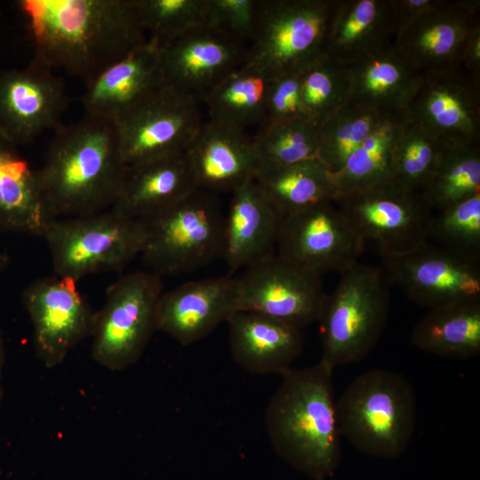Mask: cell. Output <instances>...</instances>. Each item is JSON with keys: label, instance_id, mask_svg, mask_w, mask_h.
Instances as JSON below:
<instances>
[{"label": "cell", "instance_id": "cell-41", "mask_svg": "<svg viewBox=\"0 0 480 480\" xmlns=\"http://www.w3.org/2000/svg\"><path fill=\"white\" fill-rule=\"evenodd\" d=\"M296 117H305L300 102V73L286 74L269 79L265 117L261 124Z\"/></svg>", "mask_w": 480, "mask_h": 480}, {"label": "cell", "instance_id": "cell-27", "mask_svg": "<svg viewBox=\"0 0 480 480\" xmlns=\"http://www.w3.org/2000/svg\"><path fill=\"white\" fill-rule=\"evenodd\" d=\"M396 35L391 0H340L331 25L326 54L348 66L392 43Z\"/></svg>", "mask_w": 480, "mask_h": 480}, {"label": "cell", "instance_id": "cell-39", "mask_svg": "<svg viewBox=\"0 0 480 480\" xmlns=\"http://www.w3.org/2000/svg\"><path fill=\"white\" fill-rule=\"evenodd\" d=\"M148 40L158 49L204 25L205 0H137Z\"/></svg>", "mask_w": 480, "mask_h": 480}, {"label": "cell", "instance_id": "cell-20", "mask_svg": "<svg viewBox=\"0 0 480 480\" xmlns=\"http://www.w3.org/2000/svg\"><path fill=\"white\" fill-rule=\"evenodd\" d=\"M237 277L189 281L159 298L156 328L183 346L209 335L237 311Z\"/></svg>", "mask_w": 480, "mask_h": 480}, {"label": "cell", "instance_id": "cell-16", "mask_svg": "<svg viewBox=\"0 0 480 480\" xmlns=\"http://www.w3.org/2000/svg\"><path fill=\"white\" fill-rule=\"evenodd\" d=\"M444 142H480V76L462 68L421 73L403 107Z\"/></svg>", "mask_w": 480, "mask_h": 480}, {"label": "cell", "instance_id": "cell-21", "mask_svg": "<svg viewBox=\"0 0 480 480\" xmlns=\"http://www.w3.org/2000/svg\"><path fill=\"white\" fill-rule=\"evenodd\" d=\"M183 155L196 188L214 194L254 180L261 164L252 135L208 120Z\"/></svg>", "mask_w": 480, "mask_h": 480}, {"label": "cell", "instance_id": "cell-5", "mask_svg": "<svg viewBox=\"0 0 480 480\" xmlns=\"http://www.w3.org/2000/svg\"><path fill=\"white\" fill-rule=\"evenodd\" d=\"M340 275L317 321L320 361L333 370L369 356L384 332L390 309L388 278L382 268L357 261Z\"/></svg>", "mask_w": 480, "mask_h": 480}, {"label": "cell", "instance_id": "cell-40", "mask_svg": "<svg viewBox=\"0 0 480 480\" xmlns=\"http://www.w3.org/2000/svg\"><path fill=\"white\" fill-rule=\"evenodd\" d=\"M258 4L259 0H205L204 25L247 45Z\"/></svg>", "mask_w": 480, "mask_h": 480}, {"label": "cell", "instance_id": "cell-6", "mask_svg": "<svg viewBox=\"0 0 480 480\" xmlns=\"http://www.w3.org/2000/svg\"><path fill=\"white\" fill-rule=\"evenodd\" d=\"M340 0H259L244 66L268 79L300 73L325 53Z\"/></svg>", "mask_w": 480, "mask_h": 480}, {"label": "cell", "instance_id": "cell-37", "mask_svg": "<svg viewBox=\"0 0 480 480\" xmlns=\"http://www.w3.org/2000/svg\"><path fill=\"white\" fill-rule=\"evenodd\" d=\"M303 116L319 126L348 102L347 67L323 54L300 72Z\"/></svg>", "mask_w": 480, "mask_h": 480}, {"label": "cell", "instance_id": "cell-24", "mask_svg": "<svg viewBox=\"0 0 480 480\" xmlns=\"http://www.w3.org/2000/svg\"><path fill=\"white\" fill-rule=\"evenodd\" d=\"M227 323L232 358L251 373L282 375L302 352V330L279 320L237 310Z\"/></svg>", "mask_w": 480, "mask_h": 480}, {"label": "cell", "instance_id": "cell-15", "mask_svg": "<svg viewBox=\"0 0 480 480\" xmlns=\"http://www.w3.org/2000/svg\"><path fill=\"white\" fill-rule=\"evenodd\" d=\"M381 261L388 278L420 307L432 309L480 298V263L430 241Z\"/></svg>", "mask_w": 480, "mask_h": 480}, {"label": "cell", "instance_id": "cell-12", "mask_svg": "<svg viewBox=\"0 0 480 480\" xmlns=\"http://www.w3.org/2000/svg\"><path fill=\"white\" fill-rule=\"evenodd\" d=\"M364 246L336 203L328 201L282 220L276 254L322 276L351 267Z\"/></svg>", "mask_w": 480, "mask_h": 480}, {"label": "cell", "instance_id": "cell-34", "mask_svg": "<svg viewBox=\"0 0 480 480\" xmlns=\"http://www.w3.org/2000/svg\"><path fill=\"white\" fill-rule=\"evenodd\" d=\"M444 143L406 116L395 147L390 180L403 188L422 193L436 169Z\"/></svg>", "mask_w": 480, "mask_h": 480}, {"label": "cell", "instance_id": "cell-4", "mask_svg": "<svg viewBox=\"0 0 480 480\" xmlns=\"http://www.w3.org/2000/svg\"><path fill=\"white\" fill-rule=\"evenodd\" d=\"M340 436L371 456L394 458L412 441L415 392L402 374L375 368L356 376L336 400Z\"/></svg>", "mask_w": 480, "mask_h": 480}, {"label": "cell", "instance_id": "cell-7", "mask_svg": "<svg viewBox=\"0 0 480 480\" xmlns=\"http://www.w3.org/2000/svg\"><path fill=\"white\" fill-rule=\"evenodd\" d=\"M225 217L216 194L196 188L172 207L141 220L143 263L162 277L223 258Z\"/></svg>", "mask_w": 480, "mask_h": 480}, {"label": "cell", "instance_id": "cell-14", "mask_svg": "<svg viewBox=\"0 0 480 480\" xmlns=\"http://www.w3.org/2000/svg\"><path fill=\"white\" fill-rule=\"evenodd\" d=\"M76 283L54 275L36 279L23 291L35 349L47 368L61 364L71 349L92 335L96 311Z\"/></svg>", "mask_w": 480, "mask_h": 480}, {"label": "cell", "instance_id": "cell-25", "mask_svg": "<svg viewBox=\"0 0 480 480\" xmlns=\"http://www.w3.org/2000/svg\"><path fill=\"white\" fill-rule=\"evenodd\" d=\"M196 188L183 153L169 156L127 166L110 209L141 220L172 207Z\"/></svg>", "mask_w": 480, "mask_h": 480}, {"label": "cell", "instance_id": "cell-1", "mask_svg": "<svg viewBox=\"0 0 480 480\" xmlns=\"http://www.w3.org/2000/svg\"><path fill=\"white\" fill-rule=\"evenodd\" d=\"M33 59L84 85L148 41L137 0H20Z\"/></svg>", "mask_w": 480, "mask_h": 480}, {"label": "cell", "instance_id": "cell-18", "mask_svg": "<svg viewBox=\"0 0 480 480\" xmlns=\"http://www.w3.org/2000/svg\"><path fill=\"white\" fill-rule=\"evenodd\" d=\"M478 27L479 0H447L408 24L394 45L420 73L459 68L465 45Z\"/></svg>", "mask_w": 480, "mask_h": 480}, {"label": "cell", "instance_id": "cell-8", "mask_svg": "<svg viewBox=\"0 0 480 480\" xmlns=\"http://www.w3.org/2000/svg\"><path fill=\"white\" fill-rule=\"evenodd\" d=\"M41 237L47 244L54 274L77 282L95 273L124 269L141 253L145 229L141 220L108 209L51 219Z\"/></svg>", "mask_w": 480, "mask_h": 480}, {"label": "cell", "instance_id": "cell-45", "mask_svg": "<svg viewBox=\"0 0 480 480\" xmlns=\"http://www.w3.org/2000/svg\"><path fill=\"white\" fill-rule=\"evenodd\" d=\"M9 258L6 254L0 252V276L3 274V272L6 269V268L9 265Z\"/></svg>", "mask_w": 480, "mask_h": 480}, {"label": "cell", "instance_id": "cell-31", "mask_svg": "<svg viewBox=\"0 0 480 480\" xmlns=\"http://www.w3.org/2000/svg\"><path fill=\"white\" fill-rule=\"evenodd\" d=\"M406 116L404 108L385 112L343 166L332 173L337 195L364 189L391 179L395 147Z\"/></svg>", "mask_w": 480, "mask_h": 480}, {"label": "cell", "instance_id": "cell-10", "mask_svg": "<svg viewBox=\"0 0 480 480\" xmlns=\"http://www.w3.org/2000/svg\"><path fill=\"white\" fill-rule=\"evenodd\" d=\"M364 242L381 258L411 252L428 241L433 209L421 192L389 180L333 200Z\"/></svg>", "mask_w": 480, "mask_h": 480}, {"label": "cell", "instance_id": "cell-42", "mask_svg": "<svg viewBox=\"0 0 480 480\" xmlns=\"http://www.w3.org/2000/svg\"><path fill=\"white\" fill-rule=\"evenodd\" d=\"M446 1L447 0H391L396 35L416 18L441 7Z\"/></svg>", "mask_w": 480, "mask_h": 480}, {"label": "cell", "instance_id": "cell-13", "mask_svg": "<svg viewBox=\"0 0 480 480\" xmlns=\"http://www.w3.org/2000/svg\"><path fill=\"white\" fill-rule=\"evenodd\" d=\"M237 310L251 311L300 330L317 322L326 297L321 276L276 254L237 277Z\"/></svg>", "mask_w": 480, "mask_h": 480}, {"label": "cell", "instance_id": "cell-30", "mask_svg": "<svg viewBox=\"0 0 480 480\" xmlns=\"http://www.w3.org/2000/svg\"><path fill=\"white\" fill-rule=\"evenodd\" d=\"M412 343L433 356L467 359L480 353V298L429 309L415 325Z\"/></svg>", "mask_w": 480, "mask_h": 480}, {"label": "cell", "instance_id": "cell-33", "mask_svg": "<svg viewBox=\"0 0 480 480\" xmlns=\"http://www.w3.org/2000/svg\"><path fill=\"white\" fill-rule=\"evenodd\" d=\"M422 194L436 212L480 194V142H445Z\"/></svg>", "mask_w": 480, "mask_h": 480}, {"label": "cell", "instance_id": "cell-19", "mask_svg": "<svg viewBox=\"0 0 480 480\" xmlns=\"http://www.w3.org/2000/svg\"><path fill=\"white\" fill-rule=\"evenodd\" d=\"M164 84L199 101L244 61L246 44L201 25L159 49Z\"/></svg>", "mask_w": 480, "mask_h": 480}, {"label": "cell", "instance_id": "cell-43", "mask_svg": "<svg viewBox=\"0 0 480 480\" xmlns=\"http://www.w3.org/2000/svg\"><path fill=\"white\" fill-rule=\"evenodd\" d=\"M461 68L480 76V27L473 31L465 45Z\"/></svg>", "mask_w": 480, "mask_h": 480}, {"label": "cell", "instance_id": "cell-44", "mask_svg": "<svg viewBox=\"0 0 480 480\" xmlns=\"http://www.w3.org/2000/svg\"><path fill=\"white\" fill-rule=\"evenodd\" d=\"M4 357H5V345H4V340L3 334L0 331V404L3 398V388L1 386V378H2L3 367L4 364Z\"/></svg>", "mask_w": 480, "mask_h": 480}, {"label": "cell", "instance_id": "cell-32", "mask_svg": "<svg viewBox=\"0 0 480 480\" xmlns=\"http://www.w3.org/2000/svg\"><path fill=\"white\" fill-rule=\"evenodd\" d=\"M269 79L243 64L217 84L203 99L208 121L246 131L265 117Z\"/></svg>", "mask_w": 480, "mask_h": 480}, {"label": "cell", "instance_id": "cell-11", "mask_svg": "<svg viewBox=\"0 0 480 480\" xmlns=\"http://www.w3.org/2000/svg\"><path fill=\"white\" fill-rule=\"evenodd\" d=\"M199 102L164 84L120 116L114 124L124 164L183 153L204 123Z\"/></svg>", "mask_w": 480, "mask_h": 480}, {"label": "cell", "instance_id": "cell-9", "mask_svg": "<svg viewBox=\"0 0 480 480\" xmlns=\"http://www.w3.org/2000/svg\"><path fill=\"white\" fill-rule=\"evenodd\" d=\"M162 293V277L148 270L127 273L108 288L91 335L92 354L98 364L122 371L138 361L156 331Z\"/></svg>", "mask_w": 480, "mask_h": 480}, {"label": "cell", "instance_id": "cell-38", "mask_svg": "<svg viewBox=\"0 0 480 480\" xmlns=\"http://www.w3.org/2000/svg\"><path fill=\"white\" fill-rule=\"evenodd\" d=\"M480 263V194L433 214L428 241Z\"/></svg>", "mask_w": 480, "mask_h": 480}, {"label": "cell", "instance_id": "cell-22", "mask_svg": "<svg viewBox=\"0 0 480 480\" xmlns=\"http://www.w3.org/2000/svg\"><path fill=\"white\" fill-rule=\"evenodd\" d=\"M164 84L160 52L148 40L88 83L84 115L115 123Z\"/></svg>", "mask_w": 480, "mask_h": 480}, {"label": "cell", "instance_id": "cell-26", "mask_svg": "<svg viewBox=\"0 0 480 480\" xmlns=\"http://www.w3.org/2000/svg\"><path fill=\"white\" fill-rule=\"evenodd\" d=\"M346 67L348 102L380 112L403 108L421 74L395 47L394 42Z\"/></svg>", "mask_w": 480, "mask_h": 480}, {"label": "cell", "instance_id": "cell-23", "mask_svg": "<svg viewBox=\"0 0 480 480\" xmlns=\"http://www.w3.org/2000/svg\"><path fill=\"white\" fill-rule=\"evenodd\" d=\"M225 217L223 259L231 273L276 255L282 218L254 180L236 188Z\"/></svg>", "mask_w": 480, "mask_h": 480}, {"label": "cell", "instance_id": "cell-2", "mask_svg": "<svg viewBox=\"0 0 480 480\" xmlns=\"http://www.w3.org/2000/svg\"><path fill=\"white\" fill-rule=\"evenodd\" d=\"M126 169L114 123L84 115L74 124H60L36 170L47 216L68 218L110 209Z\"/></svg>", "mask_w": 480, "mask_h": 480}, {"label": "cell", "instance_id": "cell-29", "mask_svg": "<svg viewBox=\"0 0 480 480\" xmlns=\"http://www.w3.org/2000/svg\"><path fill=\"white\" fill-rule=\"evenodd\" d=\"M254 181L283 219L337 196L332 172L319 159L287 166L260 165Z\"/></svg>", "mask_w": 480, "mask_h": 480}, {"label": "cell", "instance_id": "cell-17", "mask_svg": "<svg viewBox=\"0 0 480 480\" xmlns=\"http://www.w3.org/2000/svg\"><path fill=\"white\" fill-rule=\"evenodd\" d=\"M70 100L63 78L36 60L0 71V136L15 146L56 130Z\"/></svg>", "mask_w": 480, "mask_h": 480}, {"label": "cell", "instance_id": "cell-28", "mask_svg": "<svg viewBox=\"0 0 480 480\" xmlns=\"http://www.w3.org/2000/svg\"><path fill=\"white\" fill-rule=\"evenodd\" d=\"M49 220L36 170L0 136V229L42 236Z\"/></svg>", "mask_w": 480, "mask_h": 480}, {"label": "cell", "instance_id": "cell-35", "mask_svg": "<svg viewBox=\"0 0 480 480\" xmlns=\"http://www.w3.org/2000/svg\"><path fill=\"white\" fill-rule=\"evenodd\" d=\"M318 126L305 117L263 123L252 136L265 166H287L318 159Z\"/></svg>", "mask_w": 480, "mask_h": 480}, {"label": "cell", "instance_id": "cell-3", "mask_svg": "<svg viewBox=\"0 0 480 480\" xmlns=\"http://www.w3.org/2000/svg\"><path fill=\"white\" fill-rule=\"evenodd\" d=\"M333 369L316 364L291 368L265 411V426L276 452L292 465L322 480L340 459Z\"/></svg>", "mask_w": 480, "mask_h": 480}, {"label": "cell", "instance_id": "cell-36", "mask_svg": "<svg viewBox=\"0 0 480 480\" xmlns=\"http://www.w3.org/2000/svg\"><path fill=\"white\" fill-rule=\"evenodd\" d=\"M385 112L348 102L318 126V159L331 172H338Z\"/></svg>", "mask_w": 480, "mask_h": 480}]
</instances>
